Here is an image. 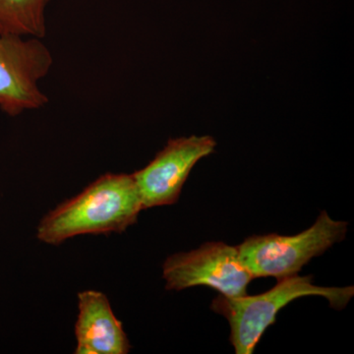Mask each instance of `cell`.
<instances>
[{
    "mask_svg": "<svg viewBox=\"0 0 354 354\" xmlns=\"http://www.w3.org/2000/svg\"><path fill=\"white\" fill-rule=\"evenodd\" d=\"M132 174H102L39 221L37 239L58 246L79 235L122 234L143 211Z\"/></svg>",
    "mask_w": 354,
    "mask_h": 354,
    "instance_id": "6da1fadb",
    "label": "cell"
},
{
    "mask_svg": "<svg viewBox=\"0 0 354 354\" xmlns=\"http://www.w3.org/2000/svg\"><path fill=\"white\" fill-rule=\"evenodd\" d=\"M353 286L325 288L315 286L311 276L298 274L279 279L278 283L267 292L258 295L227 297L218 295L211 309L227 318L230 326V342L236 354H251L266 330L276 322L279 310L298 298L322 297L330 306L344 309L353 297Z\"/></svg>",
    "mask_w": 354,
    "mask_h": 354,
    "instance_id": "7a4b0ae2",
    "label": "cell"
},
{
    "mask_svg": "<svg viewBox=\"0 0 354 354\" xmlns=\"http://www.w3.org/2000/svg\"><path fill=\"white\" fill-rule=\"evenodd\" d=\"M348 223L333 220L322 211L315 223L300 234L254 235L236 247L242 264L254 279H279L297 274L310 260L344 241Z\"/></svg>",
    "mask_w": 354,
    "mask_h": 354,
    "instance_id": "3957f363",
    "label": "cell"
},
{
    "mask_svg": "<svg viewBox=\"0 0 354 354\" xmlns=\"http://www.w3.org/2000/svg\"><path fill=\"white\" fill-rule=\"evenodd\" d=\"M53 55L43 39L0 34V109L8 116L38 111L48 104L41 81Z\"/></svg>",
    "mask_w": 354,
    "mask_h": 354,
    "instance_id": "277c9868",
    "label": "cell"
},
{
    "mask_svg": "<svg viewBox=\"0 0 354 354\" xmlns=\"http://www.w3.org/2000/svg\"><path fill=\"white\" fill-rule=\"evenodd\" d=\"M167 290L204 286L227 297L247 295L253 276L242 264L237 247L207 242L190 252L174 254L162 265Z\"/></svg>",
    "mask_w": 354,
    "mask_h": 354,
    "instance_id": "5b68a950",
    "label": "cell"
},
{
    "mask_svg": "<svg viewBox=\"0 0 354 354\" xmlns=\"http://www.w3.org/2000/svg\"><path fill=\"white\" fill-rule=\"evenodd\" d=\"M216 146L211 136L169 139L145 167L132 174L143 209L176 204L193 167L215 152Z\"/></svg>",
    "mask_w": 354,
    "mask_h": 354,
    "instance_id": "8992f818",
    "label": "cell"
},
{
    "mask_svg": "<svg viewBox=\"0 0 354 354\" xmlns=\"http://www.w3.org/2000/svg\"><path fill=\"white\" fill-rule=\"evenodd\" d=\"M75 354H127L131 344L115 316L108 297L101 291L78 293V316L74 328Z\"/></svg>",
    "mask_w": 354,
    "mask_h": 354,
    "instance_id": "52a82bcc",
    "label": "cell"
},
{
    "mask_svg": "<svg viewBox=\"0 0 354 354\" xmlns=\"http://www.w3.org/2000/svg\"><path fill=\"white\" fill-rule=\"evenodd\" d=\"M53 0H0V34L43 39Z\"/></svg>",
    "mask_w": 354,
    "mask_h": 354,
    "instance_id": "ba28073f",
    "label": "cell"
}]
</instances>
